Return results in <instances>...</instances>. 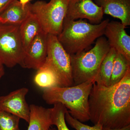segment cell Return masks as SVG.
Wrapping results in <instances>:
<instances>
[{
  "mask_svg": "<svg viewBox=\"0 0 130 130\" xmlns=\"http://www.w3.org/2000/svg\"><path fill=\"white\" fill-rule=\"evenodd\" d=\"M90 120L103 128L130 125V69L119 83L106 86L93 84L89 98Z\"/></svg>",
  "mask_w": 130,
  "mask_h": 130,
  "instance_id": "obj_1",
  "label": "cell"
},
{
  "mask_svg": "<svg viewBox=\"0 0 130 130\" xmlns=\"http://www.w3.org/2000/svg\"><path fill=\"white\" fill-rule=\"evenodd\" d=\"M93 80L69 87L56 86L44 89L43 99L47 104H63L68 109L73 118L80 122L90 120L89 98L93 84Z\"/></svg>",
  "mask_w": 130,
  "mask_h": 130,
  "instance_id": "obj_2",
  "label": "cell"
},
{
  "mask_svg": "<svg viewBox=\"0 0 130 130\" xmlns=\"http://www.w3.org/2000/svg\"><path fill=\"white\" fill-rule=\"evenodd\" d=\"M109 22V19H106L94 24L83 19L64 20L62 31L57 36L58 41L70 55L79 53L104 35Z\"/></svg>",
  "mask_w": 130,
  "mask_h": 130,
  "instance_id": "obj_3",
  "label": "cell"
},
{
  "mask_svg": "<svg viewBox=\"0 0 130 130\" xmlns=\"http://www.w3.org/2000/svg\"><path fill=\"white\" fill-rule=\"evenodd\" d=\"M110 48L106 38L102 36L89 51L70 55L73 86L94 81L102 62Z\"/></svg>",
  "mask_w": 130,
  "mask_h": 130,
  "instance_id": "obj_4",
  "label": "cell"
},
{
  "mask_svg": "<svg viewBox=\"0 0 130 130\" xmlns=\"http://www.w3.org/2000/svg\"><path fill=\"white\" fill-rule=\"evenodd\" d=\"M70 0L37 1L28 4L30 12L40 21L43 31L58 36L63 29Z\"/></svg>",
  "mask_w": 130,
  "mask_h": 130,
  "instance_id": "obj_5",
  "label": "cell"
},
{
  "mask_svg": "<svg viewBox=\"0 0 130 130\" xmlns=\"http://www.w3.org/2000/svg\"><path fill=\"white\" fill-rule=\"evenodd\" d=\"M44 64L55 73L59 86H73L70 55L58 41L57 36L48 35L47 56Z\"/></svg>",
  "mask_w": 130,
  "mask_h": 130,
  "instance_id": "obj_6",
  "label": "cell"
},
{
  "mask_svg": "<svg viewBox=\"0 0 130 130\" xmlns=\"http://www.w3.org/2000/svg\"><path fill=\"white\" fill-rule=\"evenodd\" d=\"M19 26L0 24V61L7 67L21 66L23 60L24 50Z\"/></svg>",
  "mask_w": 130,
  "mask_h": 130,
  "instance_id": "obj_7",
  "label": "cell"
},
{
  "mask_svg": "<svg viewBox=\"0 0 130 130\" xmlns=\"http://www.w3.org/2000/svg\"><path fill=\"white\" fill-rule=\"evenodd\" d=\"M48 35L43 31L25 49L22 67L38 70L44 65L47 56Z\"/></svg>",
  "mask_w": 130,
  "mask_h": 130,
  "instance_id": "obj_8",
  "label": "cell"
},
{
  "mask_svg": "<svg viewBox=\"0 0 130 130\" xmlns=\"http://www.w3.org/2000/svg\"><path fill=\"white\" fill-rule=\"evenodd\" d=\"M103 14L102 8L92 0H70L64 20L85 19L90 23L96 24L102 21Z\"/></svg>",
  "mask_w": 130,
  "mask_h": 130,
  "instance_id": "obj_9",
  "label": "cell"
},
{
  "mask_svg": "<svg viewBox=\"0 0 130 130\" xmlns=\"http://www.w3.org/2000/svg\"><path fill=\"white\" fill-rule=\"evenodd\" d=\"M29 91L22 88L12 91L6 95L0 96V109L14 115L29 123L30 108L25 97Z\"/></svg>",
  "mask_w": 130,
  "mask_h": 130,
  "instance_id": "obj_10",
  "label": "cell"
},
{
  "mask_svg": "<svg viewBox=\"0 0 130 130\" xmlns=\"http://www.w3.org/2000/svg\"><path fill=\"white\" fill-rule=\"evenodd\" d=\"M121 22H108L104 35L111 48L124 55L130 62V36L126 33Z\"/></svg>",
  "mask_w": 130,
  "mask_h": 130,
  "instance_id": "obj_11",
  "label": "cell"
},
{
  "mask_svg": "<svg viewBox=\"0 0 130 130\" xmlns=\"http://www.w3.org/2000/svg\"><path fill=\"white\" fill-rule=\"evenodd\" d=\"M96 5L102 8L104 14L121 20L126 28L130 25V0H95Z\"/></svg>",
  "mask_w": 130,
  "mask_h": 130,
  "instance_id": "obj_12",
  "label": "cell"
},
{
  "mask_svg": "<svg viewBox=\"0 0 130 130\" xmlns=\"http://www.w3.org/2000/svg\"><path fill=\"white\" fill-rule=\"evenodd\" d=\"M30 116L27 130H48L52 125L51 108L30 105Z\"/></svg>",
  "mask_w": 130,
  "mask_h": 130,
  "instance_id": "obj_13",
  "label": "cell"
},
{
  "mask_svg": "<svg viewBox=\"0 0 130 130\" xmlns=\"http://www.w3.org/2000/svg\"><path fill=\"white\" fill-rule=\"evenodd\" d=\"M30 13L28 4L23 7L18 0H15L0 14V24L20 25Z\"/></svg>",
  "mask_w": 130,
  "mask_h": 130,
  "instance_id": "obj_14",
  "label": "cell"
},
{
  "mask_svg": "<svg viewBox=\"0 0 130 130\" xmlns=\"http://www.w3.org/2000/svg\"><path fill=\"white\" fill-rule=\"evenodd\" d=\"M19 30L24 50L35 37L43 31L38 19L30 12L27 18L19 26Z\"/></svg>",
  "mask_w": 130,
  "mask_h": 130,
  "instance_id": "obj_15",
  "label": "cell"
},
{
  "mask_svg": "<svg viewBox=\"0 0 130 130\" xmlns=\"http://www.w3.org/2000/svg\"><path fill=\"white\" fill-rule=\"evenodd\" d=\"M116 53V50L111 48L102 62L97 76L95 79V83L102 86H109L114 60Z\"/></svg>",
  "mask_w": 130,
  "mask_h": 130,
  "instance_id": "obj_16",
  "label": "cell"
},
{
  "mask_svg": "<svg viewBox=\"0 0 130 130\" xmlns=\"http://www.w3.org/2000/svg\"><path fill=\"white\" fill-rule=\"evenodd\" d=\"M37 71L34 79L37 86L44 89L59 86L56 75L50 68L44 64Z\"/></svg>",
  "mask_w": 130,
  "mask_h": 130,
  "instance_id": "obj_17",
  "label": "cell"
},
{
  "mask_svg": "<svg viewBox=\"0 0 130 130\" xmlns=\"http://www.w3.org/2000/svg\"><path fill=\"white\" fill-rule=\"evenodd\" d=\"M129 69L130 61L123 55L117 52L114 60L109 86H113L120 82Z\"/></svg>",
  "mask_w": 130,
  "mask_h": 130,
  "instance_id": "obj_18",
  "label": "cell"
},
{
  "mask_svg": "<svg viewBox=\"0 0 130 130\" xmlns=\"http://www.w3.org/2000/svg\"><path fill=\"white\" fill-rule=\"evenodd\" d=\"M51 109L52 125L56 126L57 130H70L68 127L65 120V114L67 108L63 104L57 103L54 104Z\"/></svg>",
  "mask_w": 130,
  "mask_h": 130,
  "instance_id": "obj_19",
  "label": "cell"
},
{
  "mask_svg": "<svg viewBox=\"0 0 130 130\" xmlns=\"http://www.w3.org/2000/svg\"><path fill=\"white\" fill-rule=\"evenodd\" d=\"M20 118L0 109V130H21Z\"/></svg>",
  "mask_w": 130,
  "mask_h": 130,
  "instance_id": "obj_20",
  "label": "cell"
},
{
  "mask_svg": "<svg viewBox=\"0 0 130 130\" xmlns=\"http://www.w3.org/2000/svg\"><path fill=\"white\" fill-rule=\"evenodd\" d=\"M65 117L66 121L68 124L76 130H103V127L100 124H95L92 126L85 124L73 118L68 112V111L66 112Z\"/></svg>",
  "mask_w": 130,
  "mask_h": 130,
  "instance_id": "obj_21",
  "label": "cell"
},
{
  "mask_svg": "<svg viewBox=\"0 0 130 130\" xmlns=\"http://www.w3.org/2000/svg\"><path fill=\"white\" fill-rule=\"evenodd\" d=\"M15 0H0V14Z\"/></svg>",
  "mask_w": 130,
  "mask_h": 130,
  "instance_id": "obj_22",
  "label": "cell"
},
{
  "mask_svg": "<svg viewBox=\"0 0 130 130\" xmlns=\"http://www.w3.org/2000/svg\"><path fill=\"white\" fill-rule=\"evenodd\" d=\"M5 74L4 65L0 61V79L4 76Z\"/></svg>",
  "mask_w": 130,
  "mask_h": 130,
  "instance_id": "obj_23",
  "label": "cell"
},
{
  "mask_svg": "<svg viewBox=\"0 0 130 130\" xmlns=\"http://www.w3.org/2000/svg\"><path fill=\"white\" fill-rule=\"evenodd\" d=\"M103 130H130V125L125 127L118 129H110V128H103Z\"/></svg>",
  "mask_w": 130,
  "mask_h": 130,
  "instance_id": "obj_24",
  "label": "cell"
},
{
  "mask_svg": "<svg viewBox=\"0 0 130 130\" xmlns=\"http://www.w3.org/2000/svg\"><path fill=\"white\" fill-rule=\"evenodd\" d=\"M32 0H19V1L22 5L23 7H25V6L28 3H29Z\"/></svg>",
  "mask_w": 130,
  "mask_h": 130,
  "instance_id": "obj_25",
  "label": "cell"
},
{
  "mask_svg": "<svg viewBox=\"0 0 130 130\" xmlns=\"http://www.w3.org/2000/svg\"><path fill=\"white\" fill-rule=\"evenodd\" d=\"M48 130H57L55 128H50Z\"/></svg>",
  "mask_w": 130,
  "mask_h": 130,
  "instance_id": "obj_26",
  "label": "cell"
}]
</instances>
